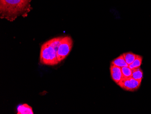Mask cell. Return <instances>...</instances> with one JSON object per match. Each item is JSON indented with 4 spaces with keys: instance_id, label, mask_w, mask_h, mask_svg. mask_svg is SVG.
<instances>
[{
    "instance_id": "1",
    "label": "cell",
    "mask_w": 151,
    "mask_h": 114,
    "mask_svg": "<svg viewBox=\"0 0 151 114\" xmlns=\"http://www.w3.org/2000/svg\"><path fill=\"white\" fill-rule=\"evenodd\" d=\"M32 0H0L1 18L13 22L19 16L25 17L32 10Z\"/></svg>"
},
{
    "instance_id": "2",
    "label": "cell",
    "mask_w": 151,
    "mask_h": 114,
    "mask_svg": "<svg viewBox=\"0 0 151 114\" xmlns=\"http://www.w3.org/2000/svg\"><path fill=\"white\" fill-rule=\"evenodd\" d=\"M61 37H55L44 43L41 47L40 62L45 65L53 66L59 63L57 52Z\"/></svg>"
},
{
    "instance_id": "3",
    "label": "cell",
    "mask_w": 151,
    "mask_h": 114,
    "mask_svg": "<svg viewBox=\"0 0 151 114\" xmlns=\"http://www.w3.org/2000/svg\"><path fill=\"white\" fill-rule=\"evenodd\" d=\"M73 39L70 36L61 37L57 52L58 59L59 63L68 56L73 48Z\"/></svg>"
},
{
    "instance_id": "4",
    "label": "cell",
    "mask_w": 151,
    "mask_h": 114,
    "mask_svg": "<svg viewBox=\"0 0 151 114\" xmlns=\"http://www.w3.org/2000/svg\"><path fill=\"white\" fill-rule=\"evenodd\" d=\"M142 81L135 80L132 77L123 78L118 83L122 89L129 91H134L139 88Z\"/></svg>"
},
{
    "instance_id": "5",
    "label": "cell",
    "mask_w": 151,
    "mask_h": 114,
    "mask_svg": "<svg viewBox=\"0 0 151 114\" xmlns=\"http://www.w3.org/2000/svg\"><path fill=\"white\" fill-rule=\"evenodd\" d=\"M110 71L112 79L117 84L123 78L121 68L111 64Z\"/></svg>"
},
{
    "instance_id": "6",
    "label": "cell",
    "mask_w": 151,
    "mask_h": 114,
    "mask_svg": "<svg viewBox=\"0 0 151 114\" xmlns=\"http://www.w3.org/2000/svg\"><path fill=\"white\" fill-rule=\"evenodd\" d=\"M17 110V114H34L32 107L27 104L19 105Z\"/></svg>"
},
{
    "instance_id": "7",
    "label": "cell",
    "mask_w": 151,
    "mask_h": 114,
    "mask_svg": "<svg viewBox=\"0 0 151 114\" xmlns=\"http://www.w3.org/2000/svg\"><path fill=\"white\" fill-rule=\"evenodd\" d=\"M111 64L119 66L120 68L129 66V65L127 64V63L125 62L123 54L113 60L111 63Z\"/></svg>"
},
{
    "instance_id": "8",
    "label": "cell",
    "mask_w": 151,
    "mask_h": 114,
    "mask_svg": "<svg viewBox=\"0 0 151 114\" xmlns=\"http://www.w3.org/2000/svg\"><path fill=\"white\" fill-rule=\"evenodd\" d=\"M125 62L128 65H130L134 62L136 57L137 55L132 52H128L123 54Z\"/></svg>"
},
{
    "instance_id": "9",
    "label": "cell",
    "mask_w": 151,
    "mask_h": 114,
    "mask_svg": "<svg viewBox=\"0 0 151 114\" xmlns=\"http://www.w3.org/2000/svg\"><path fill=\"white\" fill-rule=\"evenodd\" d=\"M142 59L143 58L141 56L137 55L134 61L131 64L129 65V68L132 70L140 68V66L142 63Z\"/></svg>"
},
{
    "instance_id": "10",
    "label": "cell",
    "mask_w": 151,
    "mask_h": 114,
    "mask_svg": "<svg viewBox=\"0 0 151 114\" xmlns=\"http://www.w3.org/2000/svg\"><path fill=\"white\" fill-rule=\"evenodd\" d=\"M132 76L135 80L142 81L143 79V73L140 68L132 69Z\"/></svg>"
},
{
    "instance_id": "11",
    "label": "cell",
    "mask_w": 151,
    "mask_h": 114,
    "mask_svg": "<svg viewBox=\"0 0 151 114\" xmlns=\"http://www.w3.org/2000/svg\"><path fill=\"white\" fill-rule=\"evenodd\" d=\"M123 78H128L132 77V70L129 66L128 67H122L121 68Z\"/></svg>"
}]
</instances>
